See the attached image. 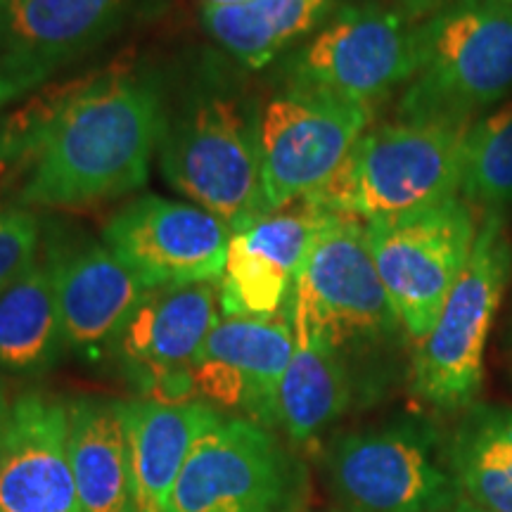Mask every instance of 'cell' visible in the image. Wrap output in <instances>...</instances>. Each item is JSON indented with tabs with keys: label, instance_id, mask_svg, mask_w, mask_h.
Listing matches in <instances>:
<instances>
[{
	"label": "cell",
	"instance_id": "obj_1",
	"mask_svg": "<svg viewBox=\"0 0 512 512\" xmlns=\"http://www.w3.org/2000/svg\"><path fill=\"white\" fill-rule=\"evenodd\" d=\"M162 83L114 69L27 112L0 140L19 207L79 209L143 188L166 124Z\"/></svg>",
	"mask_w": 512,
	"mask_h": 512
},
{
	"label": "cell",
	"instance_id": "obj_2",
	"mask_svg": "<svg viewBox=\"0 0 512 512\" xmlns=\"http://www.w3.org/2000/svg\"><path fill=\"white\" fill-rule=\"evenodd\" d=\"M159 166L174 190L238 233L268 216L259 107L226 86H197L166 110Z\"/></svg>",
	"mask_w": 512,
	"mask_h": 512
},
{
	"label": "cell",
	"instance_id": "obj_3",
	"mask_svg": "<svg viewBox=\"0 0 512 512\" xmlns=\"http://www.w3.org/2000/svg\"><path fill=\"white\" fill-rule=\"evenodd\" d=\"M415 43L401 119L470 126L512 93V8L503 0H444L418 19Z\"/></svg>",
	"mask_w": 512,
	"mask_h": 512
},
{
	"label": "cell",
	"instance_id": "obj_4",
	"mask_svg": "<svg viewBox=\"0 0 512 512\" xmlns=\"http://www.w3.org/2000/svg\"><path fill=\"white\" fill-rule=\"evenodd\" d=\"M467 128L418 119L368 128L309 200L332 214L370 223L460 197Z\"/></svg>",
	"mask_w": 512,
	"mask_h": 512
},
{
	"label": "cell",
	"instance_id": "obj_5",
	"mask_svg": "<svg viewBox=\"0 0 512 512\" xmlns=\"http://www.w3.org/2000/svg\"><path fill=\"white\" fill-rule=\"evenodd\" d=\"M512 275L503 211H484L470 261L413 358V392L441 411H467L484 382V349Z\"/></svg>",
	"mask_w": 512,
	"mask_h": 512
},
{
	"label": "cell",
	"instance_id": "obj_6",
	"mask_svg": "<svg viewBox=\"0 0 512 512\" xmlns=\"http://www.w3.org/2000/svg\"><path fill=\"white\" fill-rule=\"evenodd\" d=\"M325 470L347 512H439L460 498L446 441L425 418L344 434L330 446Z\"/></svg>",
	"mask_w": 512,
	"mask_h": 512
},
{
	"label": "cell",
	"instance_id": "obj_7",
	"mask_svg": "<svg viewBox=\"0 0 512 512\" xmlns=\"http://www.w3.org/2000/svg\"><path fill=\"white\" fill-rule=\"evenodd\" d=\"M418 19L382 0L344 3L280 62L285 86L311 88L373 105L413 79Z\"/></svg>",
	"mask_w": 512,
	"mask_h": 512
},
{
	"label": "cell",
	"instance_id": "obj_8",
	"mask_svg": "<svg viewBox=\"0 0 512 512\" xmlns=\"http://www.w3.org/2000/svg\"><path fill=\"white\" fill-rule=\"evenodd\" d=\"M283 313L292 328L318 332L342 354L403 330L370 256L366 226L342 214H330L318 230Z\"/></svg>",
	"mask_w": 512,
	"mask_h": 512
},
{
	"label": "cell",
	"instance_id": "obj_9",
	"mask_svg": "<svg viewBox=\"0 0 512 512\" xmlns=\"http://www.w3.org/2000/svg\"><path fill=\"white\" fill-rule=\"evenodd\" d=\"M363 226L370 256L403 332L420 342L430 335L470 261L479 230L475 207L463 197H453L413 214Z\"/></svg>",
	"mask_w": 512,
	"mask_h": 512
},
{
	"label": "cell",
	"instance_id": "obj_10",
	"mask_svg": "<svg viewBox=\"0 0 512 512\" xmlns=\"http://www.w3.org/2000/svg\"><path fill=\"white\" fill-rule=\"evenodd\" d=\"M304 470L271 430L221 415L192 444L166 512H297Z\"/></svg>",
	"mask_w": 512,
	"mask_h": 512
},
{
	"label": "cell",
	"instance_id": "obj_11",
	"mask_svg": "<svg viewBox=\"0 0 512 512\" xmlns=\"http://www.w3.org/2000/svg\"><path fill=\"white\" fill-rule=\"evenodd\" d=\"M370 107L311 88L285 86L259 110V159L268 214L309 197L368 131Z\"/></svg>",
	"mask_w": 512,
	"mask_h": 512
},
{
	"label": "cell",
	"instance_id": "obj_12",
	"mask_svg": "<svg viewBox=\"0 0 512 512\" xmlns=\"http://www.w3.org/2000/svg\"><path fill=\"white\" fill-rule=\"evenodd\" d=\"M230 230L192 202L136 197L110 216L102 242L147 290L219 283Z\"/></svg>",
	"mask_w": 512,
	"mask_h": 512
},
{
	"label": "cell",
	"instance_id": "obj_13",
	"mask_svg": "<svg viewBox=\"0 0 512 512\" xmlns=\"http://www.w3.org/2000/svg\"><path fill=\"white\" fill-rule=\"evenodd\" d=\"M133 12L136 0H0V105L46 86Z\"/></svg>",
	"mask_w": 512,
	"mask_h": 512
},
{
	"label": "cell",
	"instance_id": "obj_14",
	"mask_svg": "<svg viewBox=\"0 0 512 512\" xmlns=\"http://www.w3.org/2000/svg\"><path fill=\"white\" fill-rule=\"evenodd\" d=\"M219 283L150 290L121 330L114 356L143 399L188 403L192 366L219 323Z\"/></svg>",
	"mask_w": 512,
	"mask_h": 512
},
{
	"label": "cell",
	"instance_id": "obj_15",
	"mask_svg": "<svg viewBox=\"0 0 512 512\" xmlns=\"http://www.w3.org/2000/svg\"><path fill=\"white\" fill-rule=\"evenodd\" d=\"M294 354L285 313L273 318L221 316L192 366V389L204 403L245 411L259 425L278 427V389Z\"/></svg>",
	"mask_w": 512,
	"mask_h": 512
},
{
	"label": "cell",
	"instance_id": "obj_16",
	"mask_svg": "<svg viewBox=\"0 0 512 512\" xmlns=\"http://www.w3.org/2000/svg\"><path fill=\"white\" fill-rule=\"evenodd\" d=\"M330 214L302 197L230 235L226 268L219 280L221 316H280L306 254Z\"/></svg>",
	"mask_w": 512,
	"mask_h": 512
},
{
	"label": "cell",
	"instance_id": "obj_17",
	"mask_svg": "<svg viewBox=\"0 0 512 512\" xmlns=\"http://www.w3.org/2000/svg\"><path fill=\"white\" fill-rule=\"evenodd\" d=\"M67 349L100 361L112 356L121 330L150 292L105 242H79L50 252Z\"/></svg>",
	"mask_w": 512,
	"mask_h": 512
},
{
	"label": "cell",
	"instance_id": "obj_18",
	"mask_svg": "<svg viewBox=\"0 0 512 512\" xmlns=\"http://www.w3.org/2000/svg\"><path fill=\"white\" fill-rule=\"evenodd\" d=\"M0 512H81L64 401L41 392L12 401L0 467Z\"/></svg>",
	"mask_w": 512,
	"mask_h": 512
},
{
	"label": "cell",
	"instance_id": "obj_19",
	"mask_svg": "<svg viewBox=\"0 0 512 512\" xmlns=\"http://www.w3.org/2000/svg\"><path fill=\"white\" fill-rule=\"evenodd\" d=\"M221 413L204 401L162 403L124 401L131 456L133 494L138 512H166L192 444Z\"/></svg>",
	"mask_w": 512,
	"mask_h": 512
},
{
	"label": "cell",
	"instance_id": "obj_20",
	"mask_svg": "<svg viewBox=\"0 0 512 512\" xmlns=\"http://www.w3.org/2000/svg\"><path fill=\"white\" fill-rule=\"evenodd\" d=\"M67 408L69 458L81 512H138L124 401L79 396Z\"/></svg>",
	"mask_w": 512,
	"mask_h": 512
},
{
	"label": "cell",
	"instance_id": "obj_21",
	"mask_svg": "<svg viewBox=\"0 0 512 512\" xmlns=\"http://www.w3.org/2000/svg\"><path fill=\"white\" fill-rule=\"evenodd\" d=\"M344 0H247L230 8H202L207 34L247 69H264L302 46Z\"/></svg>",
	"mask_w": 512,
	"mask_h": 512
},
{
	"label": "cell",
	"instance_id": "obj_22",
	"mask_svg": "<svg viewBox=\"0 0 512 512\" xmlns=\"http://www.w3.org/2000/svg\"><path fill=\"white\" fill-rule=\"evenodd\" d=\"M64 351L53 268L38 256L0 292V375H43Z\"/></svg>",
	"mask_w": 512,
	"mask_h": 512
},
{
	"label": "cell",
	"instance_id": "obj_23",
	"mask_svg": "<svg viewBox=\"0 0 512 512\" xmlns=\"http://www.w3.org/2000/svg\"><path fill=\"white\" fill-rule=\"evenodd\" d=\"M294 330V354L278 389V427L294 446L313 441L351 403V373L342 351L311 330Z\"/></svg>",
	"mask_w": 512,
	"mask_h": 512
},
{
	"label": "cell",
	"instance_id": "obj_24",
	"mask_svg": "<svg viewBox=\"0 0 512 512\" xmlns=\"http://www.w3.org/2000/svg\"><path fill=\"white\" fill-rule=\"evenodd\" d=\"M460 498L489 512H512V408L472 403L446 441Z\"/></svg>",
	"mask_w": 512,
	"mask_h": 512
},
{
	"label": "cell",
	"instance_id": "obj_25",
	"mask_svg": "<svg viewBox=\"0 0 512 512\" xmlns=\"http://www.w3.org/2000/svg\"><path fill=\"white\" fill-rule=\"evenodd\" d=\"M460 197L484 211L505 214L512 207V100L467 128Z\"/></svg>",
	"mask_w": 512,
	"mask_h": 512
},
{
	"label": "cell",
	"instance_id": "obj_26",
	"mask_svg": "<svg viewBox=\"0 0 512 512\" xmlns=\"http://www.w3.org/2000/svg\"><path fill=\"white\" fill-rule=\"evenodd\" d=\"M41 223L29 209L0 202V292L38 259Z\"/></svg>",
	"mask_w": 512,
	"mask_h": 512
},
{
	"label": "cell",
	"instance_id": "obj_27",
	"mask_svg": "<svg viewBox=\"0 0 512 512\" xmlns=\"http://www.w3.org/2000/svg\"><path fill=\"white\" fill-rule=\"evenodd\" d=\"M10 408H12V401L8 396V389H5L3 380H0V467H3V456H5V437H8Z\"/></svg>",
	"mask_w": 512,
	"mask_h": 512
},
{
	"label": "cell",
	"instance_id": "obj_28",
	"mask_svg": "<svg viewBox=\"0 0 512 512\" xmlns=\"http://www.w3.org/2000/svg\"><path fill=\"white\" fill-rule=\"evenodd\" d=\"M441 3H444V0H396V5L415 19L427 17L432 10H437Z\"/></svg>",
	"mask_w": 512,
	"mask_h": 512
},
{
	"label": "cell",
	"instance_id": "obj_29",
	"mask_svg": "<svg viewBox=\"0 0 512 512\" xmlns=\"http://www.w3.org/2000/svg\"><path fill=\"white\" fill-rule=\"evenodd\" d=\"M439 512H489V510H482V508H477L475 503L465 501V498H458L456 503H451V505H448V508L439 510Z\"/></svg>",
	"mask_w": 512,
	"mask_h": 512
},
{
	"label": "cell",
	"instance_id": "obj_30",
	"mask_svg": "<svg viewBox=\"0 0 512 512\" xmlns=\"http://www.w3.org/2000/svg\"><path fill=\"white\" fill-rule=\"evenodd\" d=\"M240 3H247V0H202V8H230Z\"/></svg>",
	"mask_w": 512,
	"mask_h": 512
},
{
	"label": "cell",
	"instance_id": "obj_31",
	"mask_svg": "<svg viewBox=\"0 0 512 512\" xmlns=\"http://www.w3.org/2000/svg\"><path fill=\"white\" fill-rule=\"evenodd\" d=\"M503 3H505V5H510V8H512V0H503Z\"/></svg>",
	"mask_w": 512,
	"mask_h": 512
},
{
	"label": "cell",
	"instance_id": "obj_32",
	"mask_svg": "<svg viewBox=\"0 0 512 512\" xmlns=\"http://www.w3.org/2000/svg\"><path fill=\"white\" fill-rule=\"evenodd\" d=\"M335 512H347V510H335Z\"/></svg>",
	"mask_w": 512,
	"mask_h": 512
}]
</instances>
